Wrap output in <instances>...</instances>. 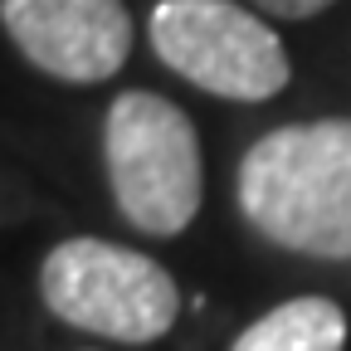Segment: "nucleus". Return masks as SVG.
Returning <instances> with one entry per match:
<instances>
[{"label": "nucleus", "mask_w": 351, "mask_h": 351, "mask_svg": "<svg viewBox=\"0 0 351 351\" xmlns=\"http://www.w3.org/2000/svg\"><path fill=\"white\" fill-rule=\"evenodd\" d=\"M147 39L171 73L225 103H269L293 78L274 25L239 0H156Z\"/></svg>", "instance_id": "obj_4"}, {"label": "nucleus", "mask_w": 351, "mask_h": 351, "mask_svg": "<svg viewBox=\"0 0 351 351\" xmlns=\"http://www.w3.org/2000/svg\"><path fill=\"white\" fill-rule=\"evenodd\" d=\"M239 215L269 244L351 263V117L283 122L239 156Z\"/></svg>", "instance_id": "obj_1"}, {"label": "nucleus", "mask_w": 351, "mask_h": 351, "mask_svg": "<svg viewBox=\"0 0 351 351\" xmlns=\"http://www.w3.org/2000/svg\"><path fill=\"white\" fill-rule=\"evenodd\" d=\"M10 44L59 83H103L132 54L122 0H0Z\"/></svg>", "instance_id": "obj_5"}, {"label": "nucleus", "mask_w": 351, "mask_h": 351, "mask_svg": "<svg viewBox=\"0 0 351 351\" xmlns=\"http://www.w3.org/2000/svg\"><path fill=\"white\" fill-rule=\"evenodd\" d=\"M327 5H337V0H254V10L274 15V20H313Z\"/></svg>", "instance_id": "obj_7"}, {"label": "nucleus", "mask_w": 351, "mask_h": 351, "mask_svg": "<svg viewBox=\"0 0 351 351\" xmlns=\"http://www.w3.org/2000/svg\"><path fill=\"white\" fill-rule=\"evenodd\" d=\"M230 351H346V313L332 298H288L254 317Z\"/></svg>", "instance_id": "obj_6"}, {"label": "nucleus", "mask_w": 351, "mask_h": 351, "mask_svg": "<svg viewBox=\"0 0 351 351\" xmlns=\"http://www.w3.org/2000/svg\"><path fill=\"white\" fill-rule=\"evenodd\" d=\"M103 166L127 225L171 239L191 230L205 200V152L195 122L152 88H127L108 103Z\"/></svg>", "instance_id": "obj_2"}, {"label": "nucleus", "mask_w": 351, "mask_h": 351, "mask_svg": "<svg viewBox=\"0 0 351 351\" xmlns=\"http://www.w3.org/2000/svg\"><path fill=\"white\" fill-rule=\"evenodd\" d=\"M39 298L59 322L127 346L166 337L181 317L176 278L156 258L93 234L49 249L39 269Z\"/></svg>", "instance_id": "obj_3"}]
</instances>
